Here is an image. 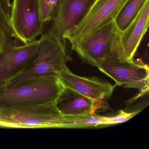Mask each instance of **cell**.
Masks as SVG:
<instances>
[{
	"label": "cell",
	"mask_w": 149,
	"mask_h": 149,
	"mask_svg": "<svg viewBox=\"0 0 149 149\" xmlns=\"http://www.w3.org/2000/svg\"><path fill=\"white\" fill-rule=\"evenodd\" d=\"M40 39L35 55L24 70L6 86L32 77L58 76L67 67V63L72 61L67 52L66 45L52 31L42 35Z\"/></svg>",
	"instance_id": "obj_3"
},
{
	"label": "cell",
	"mask_w": 149,
	"mask_h": 149,
	"mask_svg": "<svg viewBox=\"0 0 149 149\" xmlns=\"http://www.w3.org/2000/svg\"><path fill=\"white\" fill-rule=\"evenodd\" d=\"M3 9L6 14L8 18H10V10H11V4L10 0H0Z\"/></svg>",
	"instance_id": "obj_18"
},
{
	"label": "cell",
	"mask_w": 149,
	"mask_h": 149,
	"mask_svg": "<svg viewBox=\"0 0 149 149\" xmlns=\"http://www.w3.org/2000/svg\"><path fill=\"white\" fill-rule=\"evenodd\" d=\"M42 19L44 23L52 20L58 0H38Z\"/></svg>",
	"instance_id": "obj_16"
},
{
	"label": "cell",
	"mask_w": 149,
	"mask_h": 149,
	"mask_svg": "<svg viewBox=\"0 0 149 149\" xmlns=\"http://www.w3.org/2000/svg\"><path fill=\"white\" fill-rule=\"evenodd\" d=\"M9 21L15 37L23 44L35 40L42 33L38 0H13Z\"/></svg>",
	"instance_id": "obj_7"
},
{
	"label": "cell",
	"mask_w": 149,
	"mask_h": 149,
	"mask_svg": "<svg viewBox=\"0 0 149 149\" xmlns=\"http://www.w3.org/2000/svg\"><path fill=\"white\" fill-rule=\"evenodd\" d=\"M146 0H128L115 19V24L120 32L128 27L136 17Z\"/></svg>",
	"instance_id": "obj_14"
},
{
	"label": "cell",
	"mask_w": 149,
	"mask_h": 149,
	"mask_svg": "<svg viewBox=\"0 0 149 149\" xmlns=\"http://www.w3.org/2000/svg\"><path fill=\"white\" fill-rule=\"evenodd\" d=\"M62 118L56 101L0 105V127L60 128Z\"/></svg>",
	"instance_id": "obj_2"
},
{
	"label": "cell",
	"mask_w": 149,
	"mask_h": 149,
	"mask_svg": "<svg viewBox=\"0 0 149 149\" xmlns=\"http://www.w3.org/2000/svg\"><path fill=\"white\" fill-rule=\"evenodd\" d=\"M128 0H96L85 17L65 35L71 45L82 41L103 27L115 21Z\"/></svg>",
	"instance_id": "obj_6"
},
{
	"label": "cell",
	"mask_w": 149,
	"mask_h": 149,
	"mask_svg": "<svg viewBox=\"0 0 149 149\" xmlns=\"http://www.w3.org/2000/svg\"><path fill=\"white\" fill-rule=\"evenodd\" d=\"M149 0H146L142 9L124 32H120L121 58L133 59L149 25Z\"/></svg>",
	"instance_id": "obj_12"
},
{
	"label": "cell",
	"mask_w": 149,
	"mask_h": 149,
	"mask_svg": "<svg viewBox=\"0 0 149 149\" xmlns=\"http://www.w3.org/2000/svg\"><path fill=\"white\" fill-rule=\"evenodd\" d=\"M141 110L132 112H126L121 110L116 116L112 117H107V120L104 125H110L124 123L132 118L134 116L138 114Z\"/></svg>",
	"instance_id": "obj_17"
},
{
	"label": "cell",
	"mask_w": 149,
	"mask_h": 149,
	"mask_svg": "<svg viewBox=\"0 0 149 149\" xmlns=\"http://www.w3.org/2000/svg\"><path fill=\"white\" fill-rule=\"evenodd\" d=\"M64 86L56 75L26 78L0 88V105L55 101Z\"/></svg>",
	"instance_id": "obj_1"
},
{
	"label": "cell",
	"mask_w": 149,
	"mask_h": 149,
	"mask_svg": "<svg viewBox=\"0 0 149 149\" xmlns=\"http://www.w3.org/2000/svg\"><path fill=\"white\" fill-rule=\"evenodd\" d=\"M107 117L90 113L75 116H63L60 128H81L104 125Z\"/></svg>",
	"instance_id": "obj_13"
},
{
	"label": "cell",
	"mask_w": 149,
	"mask_h": 149,
	"mask_svg": "<svg viewBox=\"0 0 149 149\" xmlns=\"http://www.w3.org/2000/svg\"><path fill=\"white\" fill-rule=\"evenodd\" d=\"M15 38L9 18L6 14L0 2V51L8 44L15 43L14 40Z\"/></svg>",
	"instance_id": "obj_15"
},
{
	"label": "cell",
	"mask_w": 149,
	"mask_h": 149,
	"mask_svg": "<svg viewBox=\"0 0 149 149\" xmlns=\"http://www.w3.org/2000/svg\"><path fill=\"white\" fill-rule=\"evenodd\" d=\"M120 34L113 21L82 41L71 45V49L84 61L97 67L101 61L108 57H121Z\"/></svg>",
	"instance_id": "obj_4"
},
{
	"label": "cell",
	"mask_w": 149,
	"mask_h": 149,
	"mask_svg": "<svg viewBox=\"0 0 149 149\" xmlns=\"http://www.w3.org/2000/svg\"><path fill=\"white\" fill-rule=\"evenodd\" d=\"M98 69L113 79L116 86L137 89L143 95L149 90V67L141 59L108 57L99 63Z\"/></svg>",
	"instance_id": "obj_5"
},
{
	"label": "cell",
	"mask_w": 149,
	"mask_h": 149,
	"mask_svg": "<svg viewBox=\"0 0 149 149\" xmlns=\"http://www.w3.org/2000/svg\"><path fill=\"white\" fill-rule=\"evenodd\" d=\"M41 39L21 46L11 43L0 51V88L19 74L35 55Z\"/></svg>",
	"instance_id": "obj_8"
},
{
	"label": "cell",
	"mask_w": 149,
	"mask_h": 149,
	"mask_svg": "<svg viewBox=\"0 0 149 149\" xmlns=\"http://www.w3.org/2000/svg\"><path fill=\"white\" fill-rule=\"evenodd\" d=\"M64 86L100 102H105L112 95L116 85L96 77H84L73 74L66 67L58 75Z\"/></svg>",
	"instance_id": "obj_10"
},
{
	"label": "cell",
	"mask_w": 149,
	"mask_h": 149,
	"mask_svg": "<svg viewBox=\"0 0 149 149\" xmlns=\"http://www.w3.org/2000/svg\"><path fill=\"white\" fill-rule=\"evenodd\" d=\"M95 1L58 0L50 31L66 45L64 36L81 21Z\"/></svg>",
	"instance_id": "obj_9"
},
{
	"label": "cell",
	"mask_w": 149,
	"mask_h": 149,
	"mask_svg": "<svg viewBox=\"0 0 149 149\" xmlns=\"http://www.w3.org/2000/svg\"><path fill=\"white\" fill-rule=\"evenodd\" d=\"M56 103L63 116L94 113L98 110L108 108L106 102H96L65 86L56 100Z\"/></svg>",
	"instance_id": "obj_11"
}]
</instances>
